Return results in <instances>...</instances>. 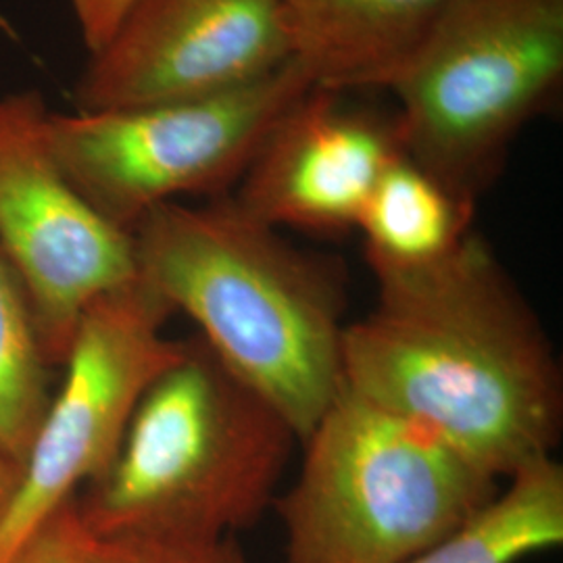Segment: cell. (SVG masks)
Returning <instances> with one entry per match:
<instances>
[{
	"mask_svg": "<svg viewBox=\"0 0 563 563\" xmlns=\"http://www.w3.org/2000/svg\"><path fill=\"white\" fill-rule=\"evenodd\" d=\"M474 205L402 153L384 169L357 222L372 272L441 260L472 232Z\"/></svg>",
	"mask_w": 563,
	"mask_h": 563,
	"instance_id": "cell-12",
	"label": "cell"
},
{
	"mask_svg": "<svg viewBox=\"0 0 563 563\" xmlns=\"http://www.w3.org/2000/svg\"><path fill=\"white\" fill-rule=\"evenodd\" d=\"M21 465L0 451V526L4 522L20 486Z\"/></svg>",
	"mask_w": 563,
	"mask_h": 563,
	"instance_id": "cell-18",
	"label": "cell"
},
{
	"mask_svg": "<svg viewBox=\"0 0 563 563\" xmlns=\"http://www.w3.org/2000/svg\"><path fill=\"white\" fill-rule=\"evenodd\" d=\"M0 23H2V20H0Z\"/></svg>",
	"mask_w": 563,
	"mask_h": 563,
	"instance_id": "cell-19",
	"label": "cell"
},
{
	"mask_svg": "<svg viewBox=\"0 0 563 563\" xmlns=\"http://www.w3.org/2000/svg\"><path fill=\"white\" fill-rule=\"evenodd\" d=\"M172 316L139 276L81 316L60 365L63 383L21 463L18 495L0 526V563L113 460L144 390L184 351L186 341L163 332Z\"/></svg>",
	"mask_w": 563,
	"mask_h": 563,
	"instance_id": "cell-7",
	"label": "cell"
},
{
	"mask_svg": "<svg viewBox=\"0 0 563 563\" xmlns=\"http://www.w3.org/2000/svg\"><path fill=\"white\" fill-rule=\"evenodd\" d=\"M297 443L272 402L201 336L188 339L76 507L90 537H232L276 501Z\"/></svg>",
	"mask_w": 563,
	"mask_h": 563,
	"instance_id": "cell-3",
	"label": "cell"
},
{
	"mask_svg": "<svg viewBox=\"0 0 563 563\" xmlns=\"http://www.w3.org/2000/svg\"><path fill=\"white\" fill-rule=\"evenodd\" d=\"M276 497L286 563H402L483 509L499 478L344 386Z\"/></svg>",
	"mask_w": 563,
	"mask_h": 563,
	"instance_id": "cell-4",
	"label": "cell"
},
{
	"mask_svg": "<svg viewBox=\"0 0 563 563\" xmlns=\"http://www.w3.org/2000/svg\"><path fill=\"white\" fill-rule=\"evenodd\" d=\"M311 88L290 104L242 176L234 201L276 230H355L384 169L402 155L395 120L344 109Z\"/></svg>",
	"mask_w": 563,
	"mask_h": 563,
	"instance_id": "cell-10",
	"label": "cell"
},
{
	"mask_svg": "<svg viewBox=\"0 0 563 563\" xmlns=\"http://www.w3.org/2000/svg\"><path fill=\"white\" fill-rule=\"evenodd\" d=\"M378 299L342 332V386L418 423L499 481L553 457V344L478 232L437 262L376 269Z\"/></svg>",
	"mask_w": 563,
	"mask_h": 563,
	"instance_id": "cell-1",
	"label": "cell"
},
{
	"mask_svg": "<svg viewBox=\"0 0 563 563\" xmlns=\"http://www.w3.org/2000/svg\"><path fill=\"white\" fill-rule=\"evenodd\" d=\"M84 563H249L232 537L180 539L118 534L90 537Z\"/></svg>",
	"mask_w": 563,
	"mask_h": 563,
	"instance_id": "cell-15",
	"label": "cell"
},
{
	"mask_svg": "<svg viewBox=\"0 0 563 563\" xmlns=\"http://www.w3.org/2000/svg\"><path fill=\"white\" fill-rule=\"evenodd\" d=\"M446 2L278 0L295 59L330 92L390 88Z\"/></svg>",
	"mask_w": 563,
	"mask_h": 563,
	"instance_id": "cell-11",
	"label": "cell"
},
{
	"mask_svg": "<svg viewBox=\"0 0 563 563\" xmlns=\"http://www.w3.org/2000/svg\"><path fill=\"white\" fill-rule=\"evenodd\" d=\"M563 80V0H449L390 84L402 153L476 202Z\"/></svg>",
	"mask_w": 563,
	"mask_h": 563,
	"instance_id": "cell-5",
	"label": "cell"
},
{
	"mask_svg": "<svg viewBox=\"0 0 563 563\" xmlns=\"http://www.w3.org/2000/svg\"><path fill=\"white\" fill-rule=\"evenodd\" d=\"M136 276L272 402L299 441L342 388L339 263L290 244L234 197L165 202L130 232Z\"/></svg>",
	"mask_w": 563,
	"mask_h": 563,
	"instance_id": "cell-2",
	"label": "cell"
},
{
	"mask_svg": "<svg viewBox=\"0 0 563 563\" xmlns=\"http://www.w3.org/2000/svg\"><path fill=\"white\" fill-rule=\"evenodd\" d=\"M38 92L0 97V249L25 284L46 355L60 367L81 316L136 276L132 239L81 199L48 139Z\"/></svg>",
	"mask_w": 563,
	"mask_h": 563,
	"instance_id": "cell-8",
	"label": "cell"
},
{
	"mask_svg": "<svg viewBox=\"0 0 563 563\" xmlns=\"http://www.w3.org/2000/svg\"><path fill=\"white\" fill-rule=\"evenodd\" d=\"M88 539L74 499L42 523L7 563H84Z\"/></svg>",
	"mask_w": 563,
	"mask_h": 563,
	"instance_id": "cell-16",
	"label": "cell"
},
{
	"mask_svg": "<svg viewBox=\"0 0 563 563\" xmlns=\"http://www.w3.org/2000/svg\"><path fill=\"white\" fill-rule=\"evenodd\" d=\"M313 80L297 59L213 97L128 109L51 113L48 139L65 178L102 220L130 234L181 197H223Z\"/></svg>",
	"mask_w": 563,
	"mask_h": 563,
	"instance_id": "cell-6",
	"label": "cell"
},
{
	"mask_svg": "<svg viewBox=\"0 0 563 563\" xmlns=\"http://www.w3.org/2000/svg\"><path fill=\"white\" fill-rule=\"evenodd\" d=\"M141 0H71L81 38L90 55L99 53Z\"/></svg>",
	"mask_w": 563,
	"mask_h": 563,
	"instance_id": "cell-17",
	"label": "cell"
},
{
	"mask_svg": "<svg viewBox=\"0 0 563 563\" xmlns=\"http://www.w3.org/2000/svg\"><path fill=\"white\" fill-rule=\"evenodd\" d=\"M295 59L278 0H141L76 86L78 111L222 95Z\"/></svg>",
	"mask_w": 563,
	"mask_h": 563,
	"instance_id": "cell-9",
	"label": "cell"
},
{
	"mask_svg": "<svg viewBox=\"0 0 563 563\" xmlns=\"http://www.w3.org/2000/svg\"><path fill=\"white\" fill-rule=\"evenodd\" d=\"M563 543V467L528 463L441 541L402 563H518Z\"/></svg>",
	"mask_w": 563,
	"mask_h": 563,
	"instance_id": "cell-13",
	"label": "cell"
},
{
	"mask_svg": "<svg viewBox=\"0 0 563 563\" xmlns=\"http://www.w3.org/2000/svg\"><path fill=\"white\" fill-rule=\"evenodd\" d=\"M53 369L30 292L0 249V451L20 465L53 397Z\"/></svg>",
	"mask_w": 563,
	"mask_h": 563,
	"instance_id": "cell-14",
	"label": "cell"
}]
</instances>
